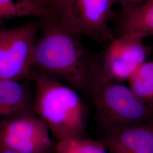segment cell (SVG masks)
I'll return each instance as SVG.
<instances>
[{
    "mask_svg": "<svg viewBox=\"0 0 153 153\" xmlns=\"http://www.w3.org/2000/svg\"><path fill=\"white\" fill-rule=\"evenodd\" d=\"M146 1V0H140V1L138 2V3H139V2H143V1Z\"/></svg>",
    "mask_w": 153,
    "mask_h": 153,
    "instance_id": "obj_17",
    "label": "cell"
},
{
    "mask_svg": "<svg viewBox=\"0 0 153 153\" xmlns=\"http://www.w3.org/2000/svg\"><path fill=\"white\" fill-rule=\"evenodd\" d=\"M49 129L33 112L0 121V149L19 153H55Z\"/></svg>",
    "mask_w": 153,
    "mask_h": 153,
    "instance_id": "obj_7",
    "label": "cell"
},
{
    "mask_svg": "<svg viewBox=\"0 0 153 153\" xmlns=\"http://www.w3.org/2000/svg\"><path fill=\"white\" fill-rule=\"evenodd\" d=\"M152 124H153V120L152 121Z\"/></svg>",
    "mask_w": 153,
    "mask_h": 153,
    "instance_id": "obj_18",
    "label": "cell"
},
{
    "mask_svg": "<svg viewBox=\"0 0 153 153\" xmlns=\"http://www.w3.org/2000/svg\"><path fill=\"white\" fill-rule=\"evenodd\" d=\"M114 0H50L49 11L71 32L104 45L115 37L109 28Z\"/></svg>",
    "mask_w": 153,
    "mask_h": 153,
    "instance_id": "obj_4",
    "label": "cell"
},
{
    "mask_svg": "<svg viewBox=\"0 0 153 153\" xmlns=\"http://www.w3.org/2000/svg\"><path fill=\"white\" fill-rule=\"evenodd\" d=\"M101 142L108 153H153V126L150 123L106 131Z\"/></svg>",
    "mask_w": 153,
    "mask_h": 153,
    "instance_id": "obj_8",
    "label": "cell"
},
{
    "mask_svg": "<svg viewBox=\"0 0 153 153\" xmlns=\"http://www.w3.org/2000/svg\"><path fill=\"white\" fill-rule=\"evenodd\" d=\"M143 40L135 36L115 37L95 55L90 81H128L147 61L149 50Z\"/></svg>",
    "mask_w": 153,
    "mask_h": 153,
    "instance_id": "obj_5",
    "label": "cell"
},
{
    "mask_svg": "<svg viewBox=\"0 0 153 153\" xmlns=\"http://www.w3.org/2000/svg\"><path fill=\"white\" fill-rule=\"evenodd\" d=\"M140 0H114V4H120L121 6L130 5L138 3Z\"/></svg>",
    "mask_w": 153,
    "mask_h": 153,
    "instance_id": "obj_14",
    "label": "cell"
},
{
    "mask_svg": "<svg viewBox=\"0 0 153 153\" xmlns=\"http://www.w3.org/2000/svg\"><path fill=\"white\" fill-rule=\"evenodd\" d=\"M0 153H19L9 149H0Z\"/></svg>",
    "mask_w": 153,
    "mask_h": 153,
    "instance_id": "obj_15",
    "label": "cell"
},
{
    "mask_svg": "<svg viewBox=\"0 0 153 153\" xmlns=\"http://www.w3.org/2000/svg\"><path fill=\"white\" fill-rule=\"evenodd\" d=\"M55 153H108L101 141L85 137L66 138L57 141Z\"/></svg>",
    "mask_w": 153,
    "mask_h": 153,
    "instance_id": "obj_13",
    "label": "cell"
},
{
    "mask_svg": "<svg viewBox=\"0 0 153 153\" xmlns=\"http://www.w3.org/2000/svg\"><path fill=\"white\" fill-rule=\"evenodd\" d=\"M128 81L137 98L153 111V60L145 61Z\"/></svg>",
    "mask_w": 153,
    "mask_h": 153,
    "instance_id": "obj_12",
    "label": "cell"
},
{
    "mask_svg": "<svg viewBox=\"0 0 153 153\" xmlns=\"http://www.w3.org/2000/svg\"><path fill=\"white\" fill-rule=\"evenodd\" d=\"M49 12L44 0H0V24L16 18H40Z\"/></svg>",
    "mask_w": 153,
    "mask_h": 153,
    "instance_id": "obj_11",
    "label": "cell"
},
{
    "mask_svg": "<svg viewBox=\"0 0 153 153\" xmlns=\"http://www.w3.org/2000/svg\"><path fill=\"white\" fill-rule=\"evenodd\" d=\"M153 35V0L122 6L117 25L118 36L144 38Z\"/></svg>",
    "mask_w": 153,
    "mask_h": 153,
    "instance_id": "obj_10",
    "label": "cell"
},
{
    "mask_svg": "<svg viewBox=\"0 0 153 153\" xmlns=\"http://www.w3.org/2000/svg\"><path fill=\"white\" fill-rule=\"evenodd\" d=\"M30 79L35 82L33 113L47 126L57 141L84 137L88 109L79 92L64 82L32 69Z\"/></svg>",
    "mask_w": 153,
    "mask_h": 153,
    "instance_id": "obj_2",
    "label": "cell"
},
{
    "mask_svg": "<svg viewBox=\"0 0 153 153\" xmlns=\"http://www.w3.org/2000/svg\"><path fill=\"white\" fill-rule=\"evenodd\" d=\"M96 117L106 131L145 125L153 120V111L122 82L91 79L90 91Z\"/></svg>",
    "mask_w": 153,
    "mask_h": 153,
    "instance_id": "obj_3",
    "label": "cell"
},
{
    "mask_svg": "<svg viewBox=\"0 0 153 153\" xmlns=\"http://www.w3.org/2000/svg\"><path fill=\"white\" fill-rule=\"evenodd\" d=\"M39 19L32 69L53 76L79 93L89 94L96 55L49 11Z\"/></svg>",
    "mask_w": 153,
    "mask_h": 153,
    "instance_id": "obj_1",
    "label": "cell"
},
{
    "mask_svg": "<svg viewBox=\"0 0 153 153\" xmlns=\"http://www.w3.org/2000/svg\"><path fill=\"white\" fill-rule=\"evenodd\" d=\"M28 80H0V121L33 112L35 88L33 90Z\"/></svg>",
    "mask_w": 153,
    "mask_h": 153,
    "instance_id": "obj_9",
    "label": "cell"
},
{
    "mask_svg": "<svg viewBox=\"0 0 153 153\" xmlns=\"http://www.w3.org/2000/svg\"><path fill=\"white\" fill-rule=\"evenodd\" d=\"M38 22L0 29V80L30 79Z\"/></svg>",
    "mask_w": 153,
    "mask_h": 153,
    "instance_id": "obj_6",
    "label": "cell"
},
{
    "mask_svg": "<svg viewBox=\"0 0 153 153\" xmlns=\"http://www.w3.org/2000/svg\"><path fill=\"white\" fill-rule=\"evenodd\" d=\"M44 1H45L47 2V3L48 4V2H49V1L50 0H44Z\"/></svg>",
    "mask_w": 153,
    "mask_h": 153,
    "instance_id": "obj_16",
    "label": "cell"
}]
</instances>
